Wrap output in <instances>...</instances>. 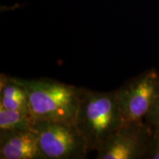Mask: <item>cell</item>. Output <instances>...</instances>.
I'll use <instances>...</instances> for the list:
<instances>
[{"label":"cell","mask_w":159,"mask_h":159,"mask_svg":"<svg viewBox=\"0 0 159 159\" xmlns=\"http://www.w3.org/2000/svg\"><path fill=\"white\" fill-rule=\"evenodd\" d=\"M144 158L159 159V130H154Z\"/></svg>","instance_id":"9"},{"label":"cell","mask_w":159,"mask_h":159,"mask_svg":"<svg viewBox=\"0 0 159 159\" xmlns=\"http://www.w3.org/2000/svg\"><path fill=\"white\" fill-rule=\"evenodd\" d=\"M75 124L89 151H99L107 139L123 124L116 91L103 92L85 89Z\"/></svg>","instance_id":"1"},{"label":"cell","mask_w":159,"mask_h":159,"mask_svg":"<svg viewBox=\"0 0 159 159\" xmlns=\"http://www.w3.org/2000/svg\"><path fill=\"white\" fill-rule=\"evenodd\" d=\"M13 79L27 92L33 119L75 122L84 89L47 77Z\"/></svg>","instance_id":"2"},{"label":"cell","mask_w":159,"mask_h":159,"mask_svg":"<svg viewBox=\"0 0 159 159\" xmlns=\"http://www.w3.org/2000/svg\"><path fill=\"white\" fill-rule=\"evenodd\" d=\"M0 107L19 111L33 118L25 89L13 77L5 74H1L0 78Z\"/></svg>","instance_id":"7"},{"label":"cell","mask_w":159,"mask_h":159,"mask_svg":"<svg viewBox=\"0 0 159 159\" xmlns=\"http://www.w3.org/2000/svg\"><path fill=\"white\" fill-rule=\"evenodd\" d=\"M33 121L23 113L0 107V131L32 130Z\"/></svg>","instance_id":"8"},{"label":"cell","mask_w":159,"mask_h":159,"mask_svg":"<svg viewBox=\"0 0 159 159\" xmlns=\"http://www.w3.org/2000/svg\"><path fill=\"white\" fill-rule=\"evenodd\" d=\"M1 159H46L34 131H0Z\"/></svg>","instance_id":"6"},{"label":"cell","mask_w":159,"mask_h":159,"mask_svg":"<svg viewBox=\"0 0 159 159\" xmlns=\"http://www.w3.org/2000/svg\"><path fill=\"white\" fill-rule=\"evenodd\" d=\"M146 121L123 123L97 151V159H142L153 134Z\"/></svg>","instance_id":"5"},{"label":"cell","mask_w":159,"mask_h":159,"mask_svg":"<svg viewBox=\"0 0 159 159\" xmlns=\"http://www.w3.org/2000/svg\"><path fill=\"white\" fill-rule=\"evenodd\" d=\"M144 120L152 127L153 130H159V94Z\"/></svg>","instance_id":"10"},{"label":"cell","mask_w":159,"mask_h":159,"mask_svg":"<svg viewBox=\"0 0 159 159\" xmlns=\"http://www.w3.org/2000/svg\"><path fill=\"white\" fill-rule=\"evenodd\" d=\"M36 135L46 159H83L89 151L75 122L33 119Z\"/></svg>","instance_id":"3"},{"label":"cell","mask_w":159,"mask_h":159,"mask_svg":"<svg viewBox=\"0 0 159 159\" xmlns=\"http://www.w3.org/2000/svg\"><path fill=\"white\" fill-rule=\"evenodd\" d=\"M123 123L144 120L159 94V71L152 68L116 90Z\"/></svg>","instance_id":"4"}]
</instances>
